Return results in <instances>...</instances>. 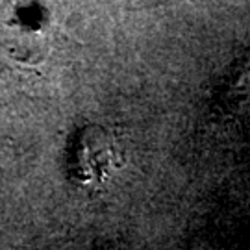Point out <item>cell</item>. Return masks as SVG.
Listing matches in <instances>:
<instances>
[{
	"instance_id": "6da1fadb",
	"label": "cell",
	"mask_w": 250,
	"mask_h": 250,
	"mask_svg": "<svg viewBox=\"0 0 250 250\" xmlns=\"http://www.w3.org/2000/svg\"><path fill=\"white\" fill-rule=\"evenodd\" d=\"M82 150H87V152H95V154H100V152H106L109 150V146H107V141L104 135H100L99 137H89V134H87V137L82 141ZM97 160H99V165L102 167L100 169V172H102V176L106 174L107 170V160H109V156H95L93 160H87L83 161V163H80L83 169L87 170V178H95V169H97Z\"/></svg>"
}]
</instances>
